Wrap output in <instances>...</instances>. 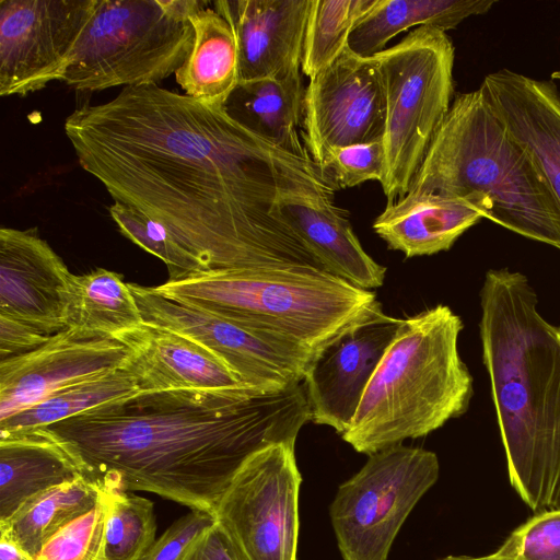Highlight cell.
I'll return each instance as SVG.
<instances>
[{"mask_svg": "<svg viewBox=\"0 0 560 560\" xmlns=\"http://www.w3.org/2000/svg\"><path fill=\"white\" fill-rule=\"evenodd\" d=\"M312 0H217L238 47L240 82L300 71Z\"/></svg>", "mask_w": 560, "mask_h": 560, "instance_id": "17", "label": "cell"}, {"mask_svg": "<svg viewBox=\"0 0 560 560\" xmlns=\"http://www.w3.org/2000/svg\"><path fill=\"white\" fill-rule=\"evenodd\" d=\"M72 273L37 229L0 230V314L51 335L67 328Z\"/></svg>", "mask_w": 560, "mask_h": 560, "instance_id": "16", "label": "cell"}, {"mask_svg": "<svg viewBox=\"0 0 560 560\" xmlns=\"http://www.w3.org/2000/svg\"><path fill=\"white\" fill-rule=\"evenodd\" d=\"M153 289L172 300L270 331L316 353L383 311L374 292L324 269L281 265L206 273Z\"/></svg>", "mask_w": 560, "mask_h": 560, "instance_id": "6", "label": "cell"}, {"mask_svg": "<svg viewBox=\"0 0 560 560\" xmlns=\"http://www.w3.org/2000/svg\"><path fill=\"white\" fill-rule=\"evenodd\" d=\"M198 0H98L62 81L78 91L158 85L175 74L195 40Z\"/></svg>", "mask_w": 560, "mask_h": 560, "instance_id": "7", "label": "cell"}, {"mask_svg": "<svg viewBox=\"0 0 560 560\" xmlns=\"http://www.w3.org/2000/svg\"><path fill=\"white\" fill-rule=\"evenodd\" d=\"M320 167L338 190L369 180L381 183L385 170L383 139L336 148L327 153Z\"/></svg>", "mask_w": 560, "mask_h": 560, "instance_id": "33", "label": "cell"}, {"mask_svg": "<svg viewBox=\"0 0 560 560\" xmlns=\"http://www.w3.org/2000/svg\"><path fill=\"white\" fill-rule=\"evenodd\" d=\"M400 323L381 311L315 354L303 380L311 421L340 435L349 428Z\"/></svg>", "mask_w": 560, "mask_h": 560, "instance_id": "15", "label": "cell"}, {"mask_svg": "<svg viewBox=\"0 0 560 560\" xmlns=\"http://www.w3.org/2000/svg\"><path fill=\"white\" fill-rule=\"evenodd\" d=\"M435 453L396 444L341 483L329 515L343 560H387L401 525L436 482Z\"/></svg>", "mask_w": 560, "mask_h": 560, "instance_id": "9", "label": "cell"}, {"mask_svg": "<svg viewBox=\"0 0 560 560\" xmlns=\"http://www.w3.org/2000/svg\"><path fill=\"white\" fill-rule=\"evenodd\" d=\"M103 527L101 491L97 503L52 535L42 547L36 560H105Z\"/></svg>", "mask_w": 560, "mask_h": 560, "instance_id": "32", "label": "cell"}, {"mask_svg": "<svg viewBox=\"0 0 560 560\" xmlns=\"http://www.w3.org/2000/svg\"><path fill=\"white\" fill-rule=\"evenodd\" d=\"M180 560H240L230 538L215 522L187 547Z\"/></svg>", "mask_w": 560, "mask_h": 560, "instance_id": "37", "label": "cell"}, {"mask_svg": "<svg viewBox=\"0 0 560 560\" xmlns=\"http://www.w3.org/2000/svg\"><path fill=\"white\" fill-rule=\"evenodd\" d=\"M463 328L442 304L401 319L342 440L371 455L464 415L474 378L458 351Z\"/></svg>", "mask_w": 560, "mask_h": 560, "instance_id": "5", "label": "cell"}, {"mask_svg": "<svg viewBox=\"0 0 560 560\" xmlns=\"http://www.w3.org/2000/svg\"><path fill=\"white\" fill-rule=\"evenodd\" d=\"M479 89L508 132L529 153L560 205V93L556 83L501 69L487 74Z\"/></svg>", "mask_w": 560, "mask_h": 560, "instance_id": "18", "label": "cell"}, {"mask_svg": "<svg viewBox=\"0 0 560 560\" xmlns=\"http://www.w3.org/2000/svg\"><path fill=\"white\" fill-rule=\"evenodd\" d=\"M311 421L303 382L281 390L139 393L45 427L105 488L145 491L214 515L244 463L295 443Z\"/></svg>", "mask_w": 560, "mask_h": 560, "instance_id": "2", "label": "cell"}, {"mask_svg": "<svg viewBox=\"0 0 560 560\" xmlns=\"http://www.w3.org/2000/svg\"><path fill=\"white\" fill-rule=\"evenodd\" d=\"M108 212L120 233L145 252L160 258L167 267L168 280L188 278V262L163 224L125 203L114 201Z\"/></svg>", "mask_w": 560, "mask_h": 560, "instance_id": "31", "label": "cell"}, {"mask_svg": "<svg viewBox=\"0 0 560 560\" xmlns=\"http://www.w3.org/2000/svg\"><path fill=\"white\" fill-rule=\"evenodd\" d=\"M116 338L131 349L124 368L140 393L248 387L207 349L168 329L143 322Z\"/></svg>", "mask_w": 560, "mask_h": 560, "instance_id": "19", "label": "cell"}, {"mask_svg": "<svg viewBox=\"0 0 560 560\" xmlns=\"http://www.w3.org/2000/svg\"><path fill=\"white\" fill-rule=\"evenodd\" d=\"M143 324V317L121 275L104 268L72 275L67 328L117 337Z\"/></svg>", "mask_w": 560, "mask_h": 560, "instance_id": "26", "label": "cell"}, {"mask_svg": "<svg viewBox=\"0 0 560 560\" xmlns=\"http://www.w3.org/2000/svg\"><path fill=\"white\" fill-rule=\"evenodd\" d=\"M375 58L386 101L381 186L388 205L407 195L450 110L455 47L446 32L419 26Z\"/></svg>", "mask_w": 560, "mask_h": 560, "instance_id": "8", "label": "cell"}, {"mask_svg": "<svg viewBox=\"0 0 560 560\" xmlns=\"http://www.w3.org/2000/svg\"><path fill=\"white\" fill-rule=\"evenodd\" d=\"M98 0H0V95L62 81Z\"/></svg>", "mask_w": 560, "mask_h": 560, "instance_id": "12", "label": "cell"}, {"mask_svg": "<svg viewBox=\"0 0 560 560\" xmlns=\"http://www.w3.org/2000/svg\"><path fill=\"white\" fill-rule=\"evenodd\" d=\"M139 393L136 377L122 366L59 389L37 404L0 421V434L49 427Z\"/></svg>", "mask_w": 560, "mask_h": 560, "instance_id": "28", "label": "cell"}, {"mask_svg": "<svg viewBox=\"0 0 560 560\" xmlns=\"http://www.w3.org/2000/svg\"><path fill=\"white\" fill-rule=\"evenodd\" d=\"M143 322L187 337L218 358L244 385L275 392L303 382L316 352L129 283Z\"/></svg>", "mask_w": 560, "mask_h": 560, "instance_id": "11", "label": "cell"}, {"mask_svg": "<svg viewBox=\"0 0 560 560\" xmlns=\"http://www.w3.org/2000/svg\"><path fill=\"white\" fill-rule=\"evenodd\" d=\"M105 560H143L155 542L153 502L130 491L102 487Z\"/></svg>", "mask_w": 560, "mask_h": 560, "instance_id": "29", "label": "cell"}, {"mask_svg": "<svg viewBox=\"0 0 560 560\" xmlns=\"http://www.w3.org/2000/svg\"><path fill=\"white\" fill-rule=\"evenodd\" d=\"M280 210L325 271L363 290L383 285L386 268L363 249L335 199L292 196L280 201Z\"/></svg>", "mask_w": 560, "mask_h": 560, "instance_id": "22", "label": "cell"}, {"mask_svg": "<svg viewBox=\"0 0 560 560\" xmlns=\"http://www.w3.org/2000/svg\"><path fill=\"white\" fill-rule=\"evenodd\" d=\"M551 80H560V70H557L551 73Z\"/></svg>", "mask_w": 560, "mask_h": 560, "instance_id": "40", "label": "cell"}, {"mask_svg": "<svg viewBox=\"0 0 560 560\" xmlns=\"http://www.w3.org/2000/svg\"><path fill=\"white\" fill-rule=\"evenodd\" d=\"M494 3V0H376L354 24L348 48L361 57H375L393 37L410 27L431 26L447 32L470 16L487 13Z\"/></svg>", "mask_w": 560, "mask_h": 560, "instance_id": "25", "label": "cell"}, {"mask_svg": "<svg viewBox=\"0 0 560 560\" xmlns=\"http://www.w3.org/2000/svg\"><path fill=\"white\" fill-rule=\"evenodd\" d=\"M81 477L91 478L84 463L47 428L0 434V523L39 493Z\"/></svg>", "mask_w": 560, "mask_h": 560, "instance_id": "21", "label": "cell"}, {"mask_svg": "<svg viewBox=\"0 0 560 560\" xmlns=\"http://www.w3.org/2000/svg\"><path fill=\"white\" fill-rule=\"evenodd\" d=\"M63 129L81 167L114 201L165 226L188 278L264 266L323 269L280 201L335 199L338 188L312 158L255 135L223 106L159 85L128 86L77 107Z\"/></svg>", "mask_w": 560, "mask_h": 560, "instance_id": "1", "label": "cell"}, {"mask_svg": "<svg viewBox=\"0 0 560 560\" xmlns=\"http://www.w3.org/2000/svg\"><path fill=\"white\" fill-rule=\"evenodd\" d=\"M527 277L486 272L479 332L510 482L535 512L560 509V327Z\"/></svg>", "mask_w": 560, "mask_h": 560, "instance_id": "3", "label": "cell"}, {"mask_svg": "<svg viewBox=\"0 0 560 560\" xmlns=\"http://www.w3.org/2000/svg\"><path fill=\"white\" fill-rule=\"evenodd\" d=\"M102 483L88 477L54 487L25 502L0 529L12 536L36 560L42 547L60 528L90 511Z\"/></svg>", "mask_w": 560, "mask_h": 560, "instance_id": "27", "label": "cell"}, {"mask_svg": "<svg viewBox=\"0 0 560 560\" xmlns=\"http://www.w3.org/2000/svg\"><path fill=\"white\" fill-rule=\"evenodd\" d=\"M51 336L28 322L0 314V362L36 350Z\"/></svg>", "mask_w": 560, "mask_h": 560, "instance_id": "36", "label": "cell"}, {"mask_svg": "<svg viewBox=\"0 0 560 560\" xmlns=\"http://www.w3.org/2000/svg\"><path fill=\"white\" fill-rule=\"evenodd\" d=\"M441 560H516L502 547H500L494 553L483 557H468V556H448Z\"/></svg>", "mask_w": 560, "mask_h": 560, "instance_id": "39", "label": "cell"}, {"mask_svg": "<svg viewBox=\"0 0 560 560\" xmlns=\"http://www.w3.org/2000/svg\"><path fill=\"white\" fill-rule=\"evenodd\" d=\"M376 0H312L301 71L310 79L329 66L347 47L354 24Z\"/></svg>", "mask_w": 560, "mask_h": 560, "instance_id": "30", "label": "cell"}, {"mask_svg": "<svg viewBox=\"0 0 560 560\" xmlns=\"http://www.w3.org/2000/svg\"><path fill=\"white\" fill-rule=\"evenodd\" d=\"M301 72L238 82L223 107L230 117L262 139L296 156L312 158L299 130L305 95Z\"/></svg>", "mask_w": 560, "mask_h": 560, "instance_id": "23", "label": "cell"}, {"mask_svg": "<svg viewBox=\"0 0 560 560\" xmlns=\"http://www.w3.org/2000/svg\"><path fill=\"white\" fill-rule=\"evenodd\" d=\"M192 49L175 73L185 94L223 106L240 82L238 47L231 24L208 4L189 16Z\"/></svg>", "mask_w": 560, "mask_h": 560, "instance_id": "24", "label": "cell"}, {"mask_svg": "<svg viewBox=\"0 0 560 560\" xmlns=\"http://www.w3.org/2000/svg\"><path fill=\"white\" fill-rule=\"evenodd\" d=\"M0 560H35L5 530L0 529Z\"/></svg>", "mask_w": 560, "mask_h": 560, "instance_id": "38", "label": "cell"}, {"mask_svg": "<svg viewBox=\"0 0 560 560\" xmlns=\"http://www.w3.org/2000/svg\"><path fill=\"white\" fill-rule=\"evenodd\" d=\"M386 119L384 84L375 57L348 47L305 88L301 132L320 166L336 148L383 139Z\"/></svg>", "mask_w": 560, "mask_h": 560, "instance_id": "13", "label": "cell"}, {"mask_svg": "<svg viewBox=\"0 0 560 560\" xmlns=\"http://www.w3.org/2000/svg\"><path fill=\"white\" fill-rule=\"evenodd\" d=\"M294 446L279 443L250 456L217 506L240 560H296L302 477Z\"/></svg>", "mask_w": 560, "mask_h": 560, "instance_id": "10", "label": "cell"}, {"mask_svg": "<svg viewBox=\"0 0 560 560\" xmlns=\"http://www.w3.org/2000/svg\"><path fill=\"white\" fill-rule=\"evenodd\" d=\"M487 218L482 198L407 194L385 207L373 230L388 248L411 258L448 250L468 229Z\"/></svg>", "mask_w": 560, "mask_h": 560, "instance_id": "20", "label": "cell"}, {"mask_svg": "<svg viewBox=\"0 0 560 560\" xmlns=\"http://www.w3.org/2000/svg\"><path fill=\"white\" fill-rule=\"evenodd\" d=\"M214 522L213 514L191 510L176 520L155 540L143 560H180L190 542Z\"/></svg>", "mask_w": 560, "mask_h": 560, "instance_id": "35", "label": "cell"}, {"mask_svg": "<svg viewBox=\"0 0 560 560\" xmlns=\"http://www.w3.org/2000/svg\"><path fill=\"white\" fill-rule=\"evenodd\" d=\"M131 349L118 338L65 328L36 350L0 362V421L67 386L124 366Z\"/></svg>", "mask_w": 560, "mask_h": 560, "instance_id": "14", "label": "cell"}, {"mask_svg": "<svg viewBox=\"0 0 560 560\" xmlns=\"http://www.w3.org/2000/svg\"><path fill=\"white\" fill-rule=\"evenodd\" d=\"M501 547L516 560H560V509L539 512Z\"/></svg>", "mask_w": 560, "mask_h": 560, "instance_id": "34", "label": "cell"}, {"mask_svg": "<svg viewBox=\"0 0 560 560\" xmlns=\"http://www.w3.org/2000/svg\"><path fill=\"white\" fill-rule=\"evenodd\" d=\"M407 194L482 198L488 220L560 250V205L480 89L455 95Z\"/></svg>", "mask_w": 560, "mask_h": 560, "instance_id": "4", "label": "cell"}]
</instances>
